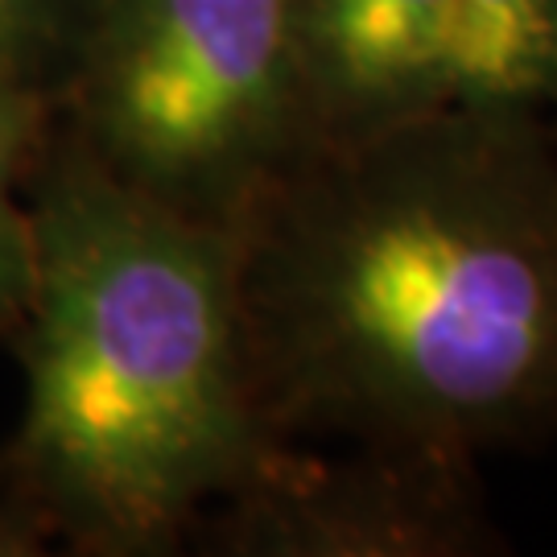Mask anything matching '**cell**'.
<instances>
[{"label": "cell", "mask_w": 557, "mask_h": 557, "mask_svg": "<svg viewBox=\"0 0 557 557\" xmlns=\"http://www.w3.org/2000/svg\"><path fill=\"white\" fill-rule=\"evenodd\" d=\"M232 239L269 438L483 458L557 434L549 116L450 100L314 140Z\"/></svg>", "instance_id": "cell-1"}, {"label": "cell", "mask_w": 557, "mask_h": 557, "mask_svg": "<svg viewBox=\"0 0 557 557\" xmlns=\"http://www.w3.org/2000/svg\"><path fill=\"white\" fill-rule=\"evenodd\" d=\"M25 413L9 471L83 554H165L269 450L232 227L108 174L50 128L17 335Z\"/></svg>", "instance_id": "cell-2"}, {"label": "cell", "mask_w": 557, "mask_h": 557, "mask_svg": "<svg viewBox=\"0 0 557 557\" xmlns=\"http://www.w3.org/2000/svg\"><path fill=\"white\" fill-rule=\"evenodd\" d=\"M59 79L62 137L223 227L314 145L294 0H83Z\"/></svg>", "instance_id": "cell-3"}, {"label": "cell", "mask_w": 557, "mask_h": 557, "mask_svg": "<svg viewBox=\"0 0 557 557\" xmlns=\"http://www.w3.org/2000/svg\"><path fill=\"white\" fill-rule=\"evenodd\" d=\"M257 557H487L504 533L479 458L421 446L269 442L195 537Z\"/></svg>", "instance_id": "cell-4"}, {"label": "cell", "mask_w": 557, "mask_h": 557, "mask_svg": "<svg viewBox=\"0 0 557 557\" xmlns=\"http://www.w3.org/2000/svg\"><path fill=\"white\" fill-rule=\"evenodd\" d=\"M294 29L314 140L455 100L458 0H294Z\"/></svg>", "instance_id": "cell-5"}, {"label": "cell", "mask_w": 557, "mask_h": 557, "mask_svg": "<svg viewBox=\"0 0 557 557\" xmlns=\"http://www.w3.org/2000/svg\"><path fill=\"white\" fill-rule=\"evenodd\" d=\"M455 100L549 116L557 100V0H458Z\"/></svg>", "instance_id": "cell-6"}, {"label": "cell", "mask_w": 557, "mask_h": 557, "mask_svg": "<svg viewBox=\"0 0 557 557\" xmlns=\"http://www.w3.org/2000/svg\"><path fill=\"white\" fill-rule=\"evenodd\" d=\"M54 124L50 87L0 79V338H13L34 277V174Z\"/></svg>", "instance_id": "cell-7"}, {"label": "cell", "mask_w": 557, "mask_h": 557, "mask_svg": "<svg viewBox=\"0 0 557 557\" xmlns=\"http://www.w3.org/2000/svg\"><path fill=\"white\" fill-rule=\"evenodd\" d=\"M83 0H0V79L50 87L79 25Z\"/></svg>", "instance_id": "cell-8"}, {"label": "cell", "mask_w": 557, "mask_h": 557, "mask_svg": "<svg viewBox=\"0 0 557 557\" xmlns=\"http://www.w3.org/2000/svg\"><path fill=\"white\" fill-rule=\"evenodd\" d=\"M54 537L50 520L38 508V499L21 487V479L0 458V557H34L46 554Z\"/></svg>", "instance_id": "cell-9"}, {"label": "cell", "mask_w": 557, "mask_h": 557, "mask_svg": "<svg viewBox=\"0 0 557 557\" xmlns=\"http://www.w3.org/2000/svg\"><path fill=\"white\" fill-rule=\"evenodd\" d=\"M549 120H554V124H557V100H554V112H549Z\"/></svg>", "instance_id": "cell-10"}]
</instances>
